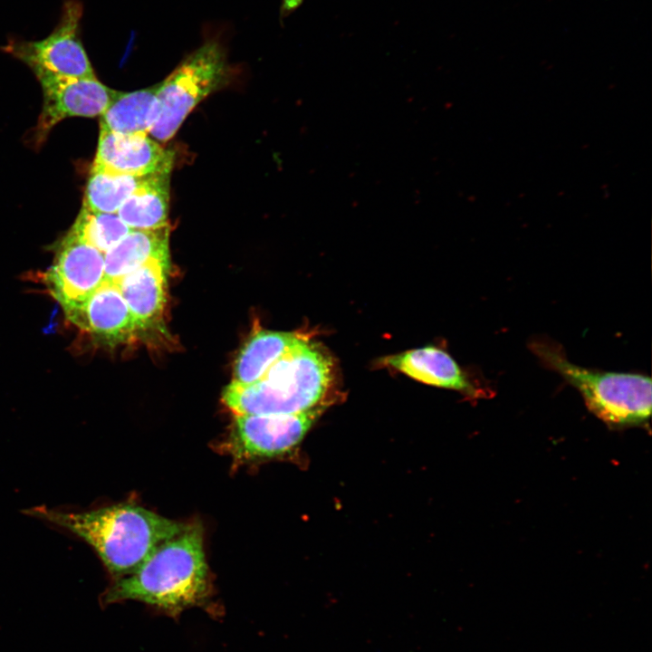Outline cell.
Returning a JSON list of instances; mask_svg holds the SVG:
<instances>
[{"label":"cell","mask_w":652,"mask_h":652,"mask_svg":"<svg viewBox=\"0 0 652 652\" xmlns=\"http://www.w3.org/2000/svg\"><path fill=\"white\" fill-rule=\"evenodd\" d=\"M529 348L545 367L576 388L590 411L609 427H632L648 420L652 405L649 377L575 365L559 344L543 339L531 340Z\"/></svg>","instance_id":"cell-4"},{"label":"cell","mask_w":652,"mask_h":652,"mask_svg":"<svg viewBox=\"0 0 652 652\" xmlns=\"http://www.w3.org/2000/svg\"><path fill=\"white\" fill-rule=\"evenodd\" d=\"M155 176H132L92 168L83 206L94 212L116 213L132 194Z\"/></svg>","instance_id":"cell-18"},{"label":"cell","mask_w":652,"mask_h":652,"mask_svg":"<svg viewBox=\"0 0 652 652\" xmlns=\"http://www.w3.org/2000/svg\"><path fill=\"white\" fill-rule=\"evenodd\" d=\"M24 513L66 529L90 544L114 580L139 568L165 541L186 524L132 503L85 512L36 506Z\"/></svg>","instance_id":"cell-1"},{"label":"cell","mask_w":652,"mask_h":652,"mask_svg":"<svg viewBox=\"0 0 652 652\" xmlns=\"http://www.w3.org/2000/svg\"><path fill=\"white\" fill-rule=\"evenodd\" d=\"M170 174H159L132 194L119 208L118 216L131 229L167 226Z\"/></svg>","instance_id":"cell-17"},{"label":"cell","mask_w":652,"mask_h":652,"mask_svg":"<svg viewBox=\"0 0 652 652\" xmlns=\"http://www.w3.org/2000/svg\"><path fill=\"white\" fill-rule=\"evenodd\" d=\"M331 356L318 342L302 339L256 382H231L222 399L235 415L299 414L325 408L335 384Z\"/></svg>","instance_id":"cell-2"},{"label":"cell","mask_w":652,"mask_h":652,"mask_svg":"<svg viewBox=\"0 0 652 652\" xmlns=\"http://www.w3.org/2000/svg\"><path fill=\"white\" fill-rule=\"evenodd\" d=\"M229 74L222 46L216 42L201 45L158 83L157 117L149 133L161 142L172 139L191 110L223 87Z\"/></svg>","instance_id":"cell-5"},{"label":"cell","mask_w":652,"mask_h":652,"mask_svg":"<svg viewBox=\"0 0 652 652\" xmlns=\"http://www.w3.org/2000/svg\"><path fill=\"white\" fill-rule=\"evenodd\" d=\"M158 84L130 92L117 91L101 118V129L121 134H148L157 117Z\"/></svg>","instance_id":"cell-16"},{"label":"cell","mask_w":652,"mask_h":652,"mask_svg":"<svg viewBox=\"0 0 652 652\" xmlns=\"http://www.w3.org/2000/svg\"><path fill=\"white\" fill-rule=\"evenodd\" d=\"M67 317L108 343L128 340L139 331L119 286L106 279Z\"/></svg>","instance_id":"cell-11"},{"label":"cell","mask_w":652,"mask_h":652,"mask_svg":"<svg viewBox=\"0 0 652 652\" xmlns=\"http://www.w3.org/2000/svg\"><path fill=\"white\" fill-rule=\"evenodd\" d=\"M168 264L169 260H150L114 282L139 330L151 328L161 319Z\"/></svg>","instance_id":"cell-12"},{"label":"cell","mask_w":652,"mask_h":652,"mask_svg":"<svg viewBox=\"0 0 652 652\" xmlns=\"http://www.w3.org/2000/svg\"><path fill=\"white\" fill-rule=\"evenodd\" d=\"M208 591L203 529L193 523L161 543L133 572L114 580L101 600L134 599L178 613L201 603Z\"/></svg>","instance_id":"cell-3"},{"label":"cell","mask_w":652,"mask_h":652,"mask_svg":"<svg viewBox=\"0 0 652 652\" xmlns=\"http://www.w3.org/2000/svg\"><path fill=\"white\" fill-rule=\"evenodd\" d=\"M104 279V254L69 231L46 273L48 287L66 315L77 311Z\"/></svg>","instance_id":"cell-9"},{"label":"cell","mask_w":652,"mask_h":652,"mask_svg":"<svg viewBox=\"0 0 652 652\" xmlns=\"http://www.w3.org/2000/svg\"><path fill=\"white\" fill-rule=\"evenodd\" d=\"M131 230L116 213L94 212L82 206L70 232L105 254Z\"/></svg>","instance_id":"cell-19"},{"label":"cell","mask_w":652,"mask_h":652,"mask_svg":"<svg viewBox=\"0 0 652 652\" xmlns=\"http://www.w3.org/2000/svg\"><path fill=\"white\" fill-rule=\"evenodd\" d=\"M168 225L132 229L104 254L105 279L112 282L154 259L169 260Z\"/></svg>","instance_id":"cell-14"},{"label":"cell","mask_w":652,"mask_h":652,"mask_svg":"<svg viewBox=\"0 0 652 652\" xmlns=\"http://www.w3.org/2000/svg\"><path fill=\"white\" fill-rule=\"evenodd\" d=\"M324 408L299 414L235 415L228 442L239 459L268 458L294 448Z\"/></svg>","instance_id":"cell-8"},{"label":"cell","mask_w":652,"mask_h":652,"mask_svg":"<svg viewBox=\"0 0 652 652\" xmlns=\"http://www.w3.org/2000/svg\"><path fill=\"white\" fill-rule=\"evenodd\" d=\"M302 338L292 332L260 331L240 350L234 367L232 382L250 385Z\"/></svg>","instance_id":"cell-15"},{"label":"cell","mask_w":652,"mask_h":652,"mask_svg":"<svg viewBox=\"0 0 652 652\" xmlns=\"http://www.w3.org/2000/svg\"><path fill=\"white\" fill-rule=\"evenodd\" d=\"M383 363L427 385L449 388L471 397L481 392L456 361L436 347L411 350L383 360Z\"/></svg>","instance_id":"cell-13"},{"label":"cell","mask_w":652,"mask_h":652,"mask_svg":"<svg viewBox=\"0 0 652 652\" xmlns=\"http://www.w3.org/2000/svg\"><path fill=\"white\" fill-rule=\"evenodd\" d=\"M174 153L147 134H121L101 129L93 167L132 176L170 174Z\"/></svg>","instance_id":"cell-10"},{"label":"cell","mask_w":652,"mask_h":652,"mask_svg":"<svg viewBox=\"0 0 652 652\" xmlns=\"http://www.w3.org/2000/svg\"><path fill=\"white\" fill-rule=\"evenodd\" d=\"M302 0H284V7L291 10L296 8Z\"/></svg>","instance_id":"cell-20"},{"label":"cell","mask_w":652,"mask_h":652,"mask_svg":"<svg viewBox=\"0 0 652 652\" xmlns=\"http://www.w3.org/2000/svg\"><path fill=\"white\" fill-rule=\"evenodd\" d=\"M36 78L42 86L43 101L29 139L35 149L42 146L52 129L66 118L101 116L117 93L96 77L40 75Z\"/></svg>","instance_id":"cell-7"},{"label":"cell","mask_w":652,"mask_h":652,"mask_svg":"<svg viewBox=\"0 0 652 652\" xmlns=\"http://www.w3.org/2000/svg\"><path fill=\"white\" fill-rule=\"evenodd\" d=\"M82 14L80 0H64L50 34L38 41L12 37L1 50L25 63L35 77H96L81 37Z\"/></svg>","instance_id":"cell-6"}]
</instances>
